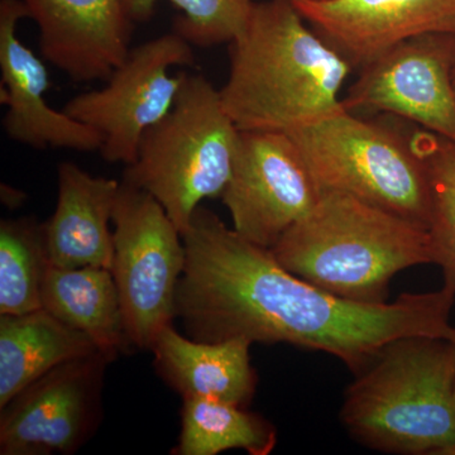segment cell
I'll list each match as a JSON object with an SVG mask.
<instances>
[{"instance_id":"obj_15","label":"cell","mask_w":455,"mask_h":455,"mask_svg":"<svg viewBox=\"0 0 455 455\" xmlns=\"http://www.w3.org/2000/svg\"><path fill=\"white\" fill-rule=\"evenodd\" d=\"M121 184L90 175L65 161L57 167V202L44 223L50 265L61 268L100 267L112 271L114 205Z\"/></svg>"},{"instance_id":"obj_3","label":"cell","mask_w":455,"mask_h":455,"mask_svg":"<svg viewBox=\"0 0 455 455\" xmlns=\"http://www.w3.org/2000/svg\"><path fill=\"white\" fill-rule=\"evenodd\" d=\"M287 271L339 298L379 304L398 272L434 263L425 228L335 191L271 248Z\"/></svg>"},{"instance_id":"obj_6","label":"cell","mask_w":455,"mask_h":455,"mask_svg":"<svg viewBox=\"0 0 455 455\" xmlns=\"http://www.w3.org/2000/svg\"><path fill=\"white\" fill-rule=\"evenodd\" d=\"M287 134L322 193L346 194L427 230V167L406 133L344 109Z\"/></svg>"},{"instance_id":"obj_21","label":"cell","mask_w":455,"mask_h":455,"mask_svg":"<svg viewBox=\"0 0 455 455\" xmlns=\"http://www.w3.org/2000/svg\"><path fill=\"white\" fill-rule=\"evenodd\" d=\"M412 148L423 158L430 191L427 233L434 263L445 283L455 287V142L424 128L406 132Z\"/></svg>"},{"instance_id":"obj_13","label":"cell","mask_w":455,"mask_h":455,"mask_svg":"<svg viewBox=\"0 0 455 455\" xmlns=\"http://www.w3.org/2000/svg\"><path fill=\"white\" fill-rule=\"evenodd\" d=\"M28 18L22 0H0V71L5 133L14 142L36 149H100V136L89 125L47 103L50 88L46 65L18 37V25Z\"/></svg>"},{"instance_id":"obj_19","label":"cell","mask_w":455,"mask_h":455,"mask_svg":"<svg viewBox=\"0 0 455 455\" xmlns=\"http://www.w3.org/2000/svg\"><path fill=\"white\" fill-rule=\"evenodd\" d=\"M277 431L267 419L247 407L208 398H184L181 433L175 455H218L244 451L268 455L276 447Z\"/></svg>"},{"instance_id":"obj_20","label":"cell","mask_w":455,"mask_h":455,"mask_svg":"<svg viewBox=\"0 0 455 455\" xmlns=\"http://www.w3.org/2000/svg\"><path fill=\"white\" fill-rule=\"evenodd\" d=\"M49 266L44 224L32 217L2 220L0 315L42 309V281Z\"/></svg>"},{"instance_id":"obj_24","label":"cell","mask_w":455,"mask_h":455,"mask_svg":"<svg viewBox=\"0 0 455 455\" xmlns=\"http://www.w3.org/2000/svg\"><path fill=\"white\" fill-rule=\"evenodd\" d=\"M451 80H453V86L455 90V60H454V65H453V71H451Z\"/></svg>"},{"instance_id":"obj_14","label":"cell","mask_w":455,"mask_h":455,"mask_svg":"<svg viewBox=\"0 0 455 455\" xmlns=\"http://www.w3.org/2000/svg\"><path fill=\"white\" fill-rule=\"evenodd\" d=\"M41 33L42 56L76 83L108 80L130 53L123 0H22Z\"/></svg>"},{"instance_id":"obj_16","label":"cell","mask_w":455,"mask_h":455,"mask_svg":"<svg viewBox=\"0 0 455 455\" xmlns=\"http://www.w3.org/2000/svg\"><path fill=\"white\" fill-rule=\"evenodd\" d=\"M251 346L245 338L214 343L191 339L170 325L157 335L151 352L157 373L182 398L248 407L259 383Z\"/></svg>"},{"instance_id":"obj_8","label":"cell","mask_w":455,"mask_h":455,"mask_svg":"<svg viewBox=\"0 0 455 455\" xmlns=\"http://www.w3.org/2000/svg\"><path fill=\"white\" fill-rule=\"evenodd\" d=\"M194 60L193 44L178 33L160 36L131 50L104 88L76 95L62 110L97 132L104 160L128 166L146 132L175 104L184 73L170 76L171 68Z\"/></svg>"},{"instance_id":"obj_26","label":"cell","mask_w":455,"mask_h":455,"mask_svg":"<svg viewBox=\"0 0 455 455\" xmlns=\"http://www.w3.org/2000/svg\"><path fill=\"white\" fill-rule=\"evenodd\" d=\"M451 343H453V347H454V357H455V337H454V339L451 340ZM454 398H455V377H454Z\"/></svg>"},{"instance_id":"obj_18","label":"cell","mask_w":455,"mask_h":455,"mask_svg":"<svg viewBox=\"0 0 455 455\" xmlns=\"http://www.w3.org/2000/svg\"><path fill=\"white\" fill-rule=\"evenodd\" d=\"M99 350L46 310L0 315V407L51 370Z\"/></svg>"},{"instance_id":"obj_5","label":"cell","mask_w":455,"mask_h":455,"mask_svg":"<svg viewBox=\"0 0 455 455\" xmlns=\"http://www.w3.org/2000/svg\"><path fill=\"white\" fill-rule=\"evenodd\" d=\"M239 132L220 90L184 73L175 104L146 132L123 182L154 196L182 235L204 200L223 194Z\"/></svg>"},{"instance_id":"obj_7","label":"cell","mask_w":455,"mask_h":455,"mask_svg":"<svg viewBox=\"0 0 455 455\" xmlns=\"http://www.w3.org/2000/svg\"><path fill=\"white\" fill-rule=\"evenodd\" d=\"M112 274L125 333L133 348L151 350L176 319V293L184 274V241L164 206L122 182L114 205Z\"/></svg>"},{"instance_id":"obj_2","label":"cell","mask_w":455,"mask_h":455,"mask_svg":"<svg viewBox=\"0 0 455 455\" xmlns=\"http://www.w3.org/2000/svg\"><path fill=\"white\" fill-rule=\"evenodd\" d=\"M307 23L292 0L254 3L220 89L239 131L290 133L344 110L352 66Z\"/></svg>"},{"instance_id":"obj_10","label":"cell","mask_w":455,"mask_h":455,"mask_svg":"<svg viewBox=\"0 0 455 455\" xmlns=\"http://www.w3.org/2000/svg\"><path fill=\"white\" fill-rule=\"evenodd\" d=\"M108 359L60 364L0 407V454H74L98 429Z\"/></svg>"},{"instance_id":"obj_11","label":"cell","mask_w":455,"mask_h":455,"mask_svg":"<svg viewBox=\"0 0 455 455\" xmlns=\"http://www.w3.org/2000/svg\"><path fill=\"white\" fill-rule=\"evenodd\" d=\"M454 60L455 35L411 38L362 68L341 103L347 112L386 113L455 142Z\"/></svg>"},{"instance_id":"obj_12","label":"cell","mask_w":455,"mask_h":455,"mask_svg":"<svg viewBox=\"0 0 455 455\" xmlns=\"http://www.w3.org/2000/svg\"><path fill=\"white\" fill-rule=\"evenodd\" d=\"M352 68H367L407 40L455 35V0H292Z\"/></svg>"},{"instance_id":"obj_23","label":"cell","mask_w":455,"mask_h":455,"mask_svg":"<svg viewBox=\"0 0 455 455\" xmlns=\"http://www.w3.org/2000/svg\"><path fill=\"white\" fill-rule=\"evenodd\" d=\"M2 199L5 205L16 208V206L20 205V204L25 200V194L20 193L17 188L7 187V185L4 187V185H3Z\"/></svg>"},{"instance_id":"obj_22","label":"cell","mask_w":455,"mask_h":455,"mask_svg":"<svg viewBox=\"0 0 455 455\" xmlns=\"http://www.w3.org/2000/svg\"><path fill=\"white\" fill-rule=\"evenodd\" d=\"M161 0H123L132 23L147 22ZM181 11L175 32L193 46L212 47L232 44L244 32L252 0H169Z\"/></svg>"},{"instance_id":"obj_1","label":"cell","mask_w":455,"mask_h":455,"mask_svg":"<svg viewBox=\"0 0 455 455\" xmlns=\"http://www.w3.org/2000/svg\"><path fill=\"white\" fill-rule=\"evenodd\" d=\"M187 262L176 319L200 341L245 338L324 352L353 373L398 338L453 340L455 287L403 293L392 302H358L324 291L281 265L269 248L248 241L200 205L182 233Z\"/></svg>"},{"instance_id":"obj_25","label":"cell","mask_w":455,"mask_h":455,"mask_svg":"<svg viewBox=\"0 0 455 455\" xmlns=\"http://www.w3.org/2000/svg\"><path fill=\"white\" fill-rule=\"evenodd\" d=\"M444 455H455V447L449 449V451H445Z\"/></svg>"},{"instance_id":"obj_17","label":"cell","mask_w":455,"mask_h":455,"mask_svg":"<svg viewBox=\"0 0 455 455\" xmlns=\"http://www.w3.org/2000/svg\"><path fill=\"white\" fill-rule=\"evenodd\" d=\"M41 302L51 315L88 335L108 362L133 348L110 269L50 265L42 281Z\"/></svg>"},{"instance_id":"obj_4","label":"cell","mask_w":455,"mask_h":455,"mask_svg":"<svg viewBox=\"0 0 455 455\" xmlns=\"http://www.w3.org/2000/svg\"><path fill=\"white\" fill-rule=\"evenodd\" d=\"M355 376L344 392L340 421L359 444L400 455H444L455 447L451 340L398 338Z\"/></svg>"},{"instance_id":"obj_9","label":"cell","mask_w":455,"mask_h":455,"mask_svg":"<svg viewBox=\"0 0 455 455\" xmlns=\"http://www.w3.org/2000/svg\"><path fill=\"white\" fill-rule=\"evenodd\" d=\"M322 191L291 137L283 132L241 131L221 199L233 229L271 250L309 214Z\"/></svg>"}]
</instances>
